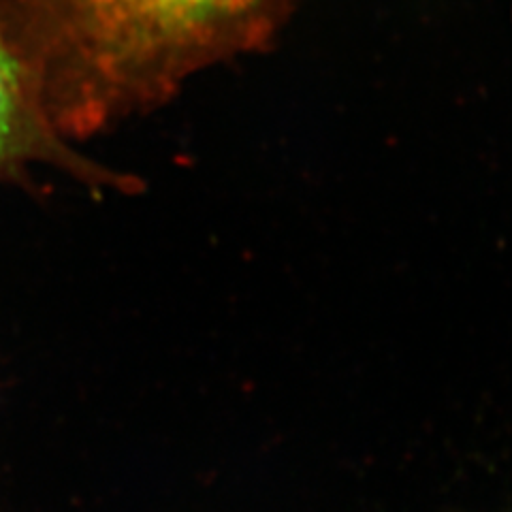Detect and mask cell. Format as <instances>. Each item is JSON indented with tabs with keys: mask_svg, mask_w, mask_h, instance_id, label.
<instances>
[{
	"mask_svg": "<svg viewBox=\"0 0 512 512\" xmlns=\"http://www.w3.org/2000/svg\"><path fill=\"white\" fill-rule=\"evenodd\" d=\"M293 0H0V30L60 137L169 103L197 73L267 50Z\"/></svg>",
	"mask_w": 512,
	"mask_h": 512,
	"instance_id": "6da1fadb",
	"label": "cell"
},
{
	"mask_svg": "<svg viewBox=\"0 0 512 512\" xmlns=\"http://www.w3.org/2000/svg\"><path fill=\"white\" fill-rule=\"evenodd\" d=\"M35 167H54L96 192L139 190L133 175L101 167L58 135L0 30V186H32Z\"/></svg>",
	"mask_w": 512,
	"mask_h": 512,
	"instance_id": "7a4b0ae2",
	"label": "cell"
}]
</instances>
